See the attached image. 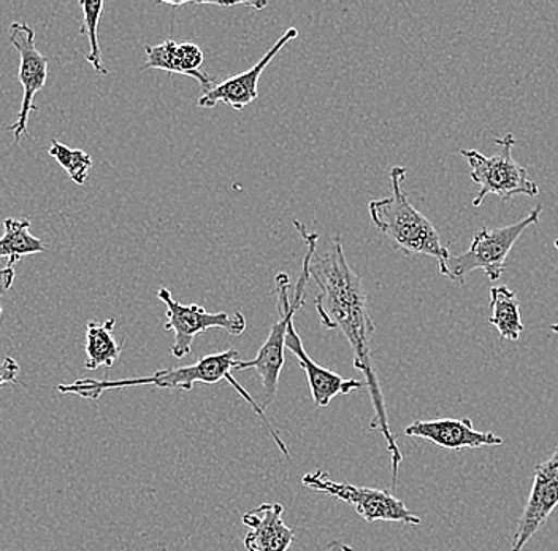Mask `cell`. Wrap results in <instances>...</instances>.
Listing matches in <instances>:
<instances>
[{
  "mask_svg": "<svg viewBox=\"0 0 558 551\" xmlns=\"http://www.w3.org/2000/svg\"><path fill=\"white\" fill-rule=\"evenodd\" d=\"M310 277L319 288L314 306L320 323L327 330L340 331L343 334L354 355V368L364 375L375 409V418L369 428L379 429L386 439L392 462V483L396 487L403 453L390 429L386 400L373 366L372 337L375 334V323L369 315L368 298L362 277L349 264L340 237L331 240L330 249L323 256L313 257Z\"/></svg>",
  "mask_w": 558,
  "mask_h": 551,
  "instance_id": "obj_1",
  "label": "cell"
},
{
  "mask_svg": "<svg viewBox=\"0 0 558 551\" xmlns=\"http://www.w3.org/2000/svg\"><path fill=\"white\" fill-rule=\"evenodd\" d=\"M239 351L235 348L221 351V354L204 356L197 362L184 368L162 369L157 371L156 374L149 376H140V379H125V380H96V379H82L70 385H59L58 392L62 394H75V396L83 397L87 400H97L105 392L110 390H124L134 388V386H156L162 390H181V392H191L195 383H204V385H216V383L226 380L227 383L235 388V392L250 404L254 414L260 418L262 423L270 431L275 444H277L279 452L289 458L288 446H286L282 439L279 438L277 429L271 427L270 421L265 417V411L260 409L259 404L254 400L246 390L236 382L235 376L232 375L236 362L240 361Z\"/></svg>",
  "mask_w": 558,
  "mask_h": 551,
  "instance_id": "obj_2",
  "label": "cell"
},
{
  "mask_svg": "<svg viewBox=\"0 0 558 551\" xmlns=\"http://www.w3.org/2000/svg\"><path fill=\"white\" fill-rule=\"evenodd\" d=\"M296 231L300 232L302 239L305 240L306 253L303 257V267L300 272L299 282L295 285V296L291 301L289 289H291V278L286 272L277 275L275 278V286H277V306H278V321H275L271 326L270 334L267 340L262 345L260 350L257 351L256 358L251 361H242L240 359L235 364V371H247L254 369L259 374L262 380V410L267 409L277 399L279 376H281L282 368H284V350H286V336H288V327L291 321H294L295 313L302 309L303 296H305L306 285L310 282V264H312L314 254H316L317 240L319 233L310 232L303 223L294 219Z\"/></svg>",
  "mask_w": 558,
  "mask_h": 551,
  "instance_id": "obj_3",
  "label": "cell"
},
{
  "mask_svg": "<svg viewBox=\"0 0 558 551\" xmlns=\"http://www.w3.org/2000/svg\"><path fill=\"white\" fill-rule=\"evenodd\" d=\"M389 176L392 196L368 202L373 225L392 243L393 249L407 254L435 257L441 268L451 253L442 245L441 237L430 219L408 201L401 188L407 180V167L392 166Z\"/></svg>",
  "mask_w": 558,
  "mask_h": 551,
  "instance_id": "obj_4",
  "label": "cell"
},
{
  "mask_svg": "<svg viewBox=\"0 0 558 551\" xmlns=\"http://www.w3.org/2000/svg\"><path fill=\"white\" fill-rule=\"evenodd\" d=\"M541 214L543 205H536L529 215L512 225L497 229H481L474 233L470 249L462 254H451L445 266L439 268V274L457 284H465V278L471 272L484 271L492 282L500 280L512 247L530 226L538 225Z\"/></svg>",
  "mask_w": 558,
  "mask_h": 551,
  "instance_id": "obj_5",
  "label": "cell"
},
{
  "mask_svg": "<svg viewBox=\"0 0 558 551\" xmlns=\"http://www.w3.org/2000/svg\"><path fill=\"white\" fill-rule=\"evenodd\" d=\"M495 143L501 146L500 155L484 156L477 149L460 152V155L469 160L471 180L480 187L477 196L473 199L474 207H481L488 194H495L504 202H509L519 194L538 196V183L529 177L525 167L512 159L511 152L518 139L512 134H506L505 137L495 139Z\"/></svg>",
  "mask_w": 558,
  "mask_h": 551,
  "instance_id": "obj_6",
  "label": "cell"
},
{
  "mask_svg": "<svg viewBox=\"0 0 558 551\" xmlns=\"http://www.w3.org/2000/svg\"><path fill=\"white\" fill-rule=\"evenodd\" d=\"M302 483L317 493L327 494V496L352 505L366 523L397 522L416 526L422 523L418 516L411 514L403 501L387 490L340 483V481L331 480L329 474L323 472V470L306 474L303 476Z\"/></svg>",
  "mask_w": 558,
  "mask_h": 551,
  "instance_id": "obj_7",
  "label": "cell"
},
{
  "mask_svg": "<svg viewBox=\"0 0 558 551\" xmlns=\"http://www.w3.org/2000/svg\"><path fill=\"white\" fill-rule=\"evenodd\" d=\"M157 298L166 303L167 321L163 324V330L167 333L173 334L172 355L174 358H186L191 355L192 344L198 334L207 333L211 330L226 331L230 336L239 337L246 331V319L243 313L207 312L202 306L191 303L177 302L173 299L172 292L167 288H160L157 291Z\"/></svg>",
  "mask_w": 558,
  "mask_h": 551,
  "instance_id": "obj_8",
  "label": "cell"
},
{
  "mask_svg": "<svg viewBox=\"0 0 558 551\" xmlns=\"http://www.w3.org/2000/svg\"><path fill=\"white\" fill-rule=\"evenodd\" d=\"M10 44L20 53L17 80L23 86V100H21L17 120L7 129L13 131L15 142L20 143L24 135L29 137V132H27L29 117L33 111L38 110L34 99L44 89L48 80V58L38 51L37 45H35V31L27 24L12 23V26H10Z\"/></svg>",
  "mask_w": 558,
  "mask_h": 551,
  "instance_id": "obj_9",
  "label": "cell"
},
{
  "mask_svg": "<svg viewBox=\"0 0 558 551\" xmlns=\"http://www.w3.org/2000/svg\"><path fill=\"white\" fill-rule=\"evenodd\" d=\"M558 507V446L547 462L535 467L532 490L525 511L519 519L511 551H522L532 537L546 525L549 516Z\"/></svg>",
  "mask_w": 558,
  "mask_h": 551,
  "instance_id": "obj_10",
  "label": "cell"
},
{
  "mask_svg": "<svg viewBox=\"0 0 558 551\" xmlns=\"http://www.w3.org/2000/svg\"><path fill=\"white\" fill-rule=\"evenodd\" d=\"M299 37V29L289 27L281 37L278 38L277 44L267 51L257 64H254L250 71L239 73V75L230 76L225 82L215 85V88L209 89L208 93L202 94L198 99V107L213 108L218 104L232 107L233 110H243L244 107L251 106L256 103L259 97V80L265 69L270 65V62L277 58L279 51Z\"/></svg>",
  "mask_w": 558,
  "mask_h": 551,
  "instance_id": "obj_11",
  "label": "cell"
},
{
  "mask_svg": "<svg viewBox=\"0 0 558 551\" xmlns=\"http://www.w3.org/2000/svg\"><path fill=\"white\" fill-rule=\"evenodd\" d=\"M286 350L291 351L299 361L300 368L305 372L308 380L310 394H312L314 404L319 409H326L331 400L340 394H349L355 390L365 388V382H359L355 379H344L331 369L317 364L316 361L306 354L303 347L302 337L296 333L294 321L289 323L288 336H286Z\"/></svg>",
  "mask_w": 558,
  "mask_h": 551,
  "instance_id": "obj_12",
  "label": "cell"
},
{
  "mask_svg": "<svg viewBox=\"0 0 558 551\" xmlns=\"http://www.w3.org/2000/svg\"><path fill=\"white\" fill-rule=\"evenodd\" d=\"M407 438L424 439L432 444L448 450L483 448V446L504 445V439L494 432L477 431L470 418L452 420V418H438V420L414 421L404 429Z\"/></svg>",
  "mask_w": 558,
  "mask_h": 551,
  "instance_id": "obj_13",
  "label": "cell"
},
{
  "mask_svg": "<svg viewBox=\"0 0 558 551\" xmlns=\"http://www.w3.org/2000/svg\"><path fill=\"white\" fill-rule=\"evenodd\" d=\"M146 61L142 65V71H163L169 73H178V75L191 76L195 79L204 89V94L215 88V79L208 73L202 72L205 55L198 45L178 44V41H162L156 47H145Z\"/></svg>",
  "mask_w": 558,
  "mask_h": 551,
  "instance_id": "obj_14",
  "label": "cell"
},
{
  "mask_svg": "<svg viewBox=\"0 0 558 551\" xmlns=\"http://www.w3.org/2000/svg\"><path fill=\"white\" fill-rule=\"evenodd\" d=\"M281 504H262L243 515V525L250 528L243 543L247 551H288L295 539L294 529L286 525Z\"/></svg>",
  "mask_w": 558,
  "mask_h": 551,
  "instance_id": "obj_15",
  "label": "cell"
},
{
  "mask_svg": "<svg viewBox=\"0 0 558 551\" xmlns=\"http://www.w3.org/2000/svg\"><path fill=\"white\" fill-rule=\"evenodd\" d=\"M117 320L108 319L104 323L89 321L86 326V362L87 371H97L100 368H113L120 358L122 345L113 337Z\"/></svg>",
  "mask_w": 558,
  "mask_h": 551,
  "instance_id": "obj_16",
  "label": "cell"
},
{
  "mask_svg": "<svg viewBox=\"0 0 558 551\" xmlns=\"http://www.w3.org/2000/svg\"><path fill=\"white\" fill-rule=\"evenodd\" d=\"M492 315L488 323L497 327L498 334L505 340L518 342L523 333L521 307L515 291L508 286H494L490 289Z\"/></svg>",
  "mask_w": 558,
  "mask_h": 551,
  "instance_id": "obj_17",
  "label": "cell"
},
{
  "mask_svg": "<svg viewBox=\"0 0 558 551\" xmlns=\"http://www.w3.org/2000/svg\"><path fill=\"white\" fill-rule=\"evenodd\" d=\"M3 229L5 233L0 237V260H9L5 267H15L17 261L23 257L47 251L45 243L31 233L29 219L7 218L3 221Z\"/></svg>",
  "mask_w": 558,
  "mask_h": 551,
  "instance_id": "obj_18",
  "label": "cell"
},
{
  "mask_svg": "<svg viewBox=\"0 0 558 551\" xmlns=\"http://www.w3.org/2000/svg\"><path fill=\"white\" fill-rule=\"evenodd\" d=\"M80 7L83 9V27L80 33L87 34L89 37V53L86 61L93 65L94 71L107 75L108 69L105 68L102 53H100L99 38H97V29H99V21L102 19L104 0H82Z\"/></svg>",
  "mask_w": 558,
  "mask_h": 551,
  "instance_id": "obj_19",
  "label": "cell"
},
{
  "mask_svg": "<svg viewBox=\"0 0 558 551\" xmlns=\"http://www.w3.org/2000/svg\"><path fill=\"white\" fill-rule=\"evenodd\" d=\"M48 153L51 158L58 160L59 166L68 172L73 183L80 184V187L86 183L87 176L93 169V158L86 152L72 149L64 143L52 141Z\"/></svg>",
  "mask_w": 558,
  "mask_h": 551,
  "instance_id": "obj_20",
  "label": "cell"
},
{
  "mask_svg": "<svg viewBox=\"0 0 558 551\" xmlns=\"http://www.w3.org/2000/svg\"><path fill=\"white\" fill-rule=\"evenodd\" d=\"M166 5L173 7V9H181V7H194V5H202V7H227V9H232V7H247V9L253 10H264L265 7H268V2H265V0H262V2H246V0H243V2H170V0H166Z\"/></svg>",
  "mask_w": 558,
  "mask_h": 551,
  "instance_id": "obj_21",
  "label": "cell"
},
{
  "mask_svg": "<svg viewBox=\"0 0 558 551\" xmlns=\"http://www.w3.org/2000/svg\"><path fill=\"white\" fill-rule=\"evenodd\" d=\"M20 372V364H17L12 356H7L2 364H0V388L5 385H15Z\"/></svg>",
  "mask_w": 558,
  "mask_h": 551,
  "instance_id": "obj_22",
  "label": "cell"
},
{
  "mask_svg": "<svg viewBox=\"0 0 558 551\" xmlns=\"http://www.w3.org/2000/svg\"><path fill=\"white\" fill-rule=\"evenodd\" d=\"M15 267H3L2 271H0V298H2V296H5L7 292L10 291L13 282H15ZM2 313L3 309L2 306H0V315H2Z\"/></svg>",
  "mask_w": 558,
  "mask_h": 551,
  "instance_id": "obj_23",
  "label": "cell"
},
{
  "mask_svg": "<svg viewBox=\"0 0 558 551\" xmlns=\"http://www.w3.org/2000/svg\"><path fill=\"white\" fill-rule=\"evenodd\" d=\"M327 551H354L352 547L347 546V543L341 542V540H333L327 546Z\"/></svg>",
  "mask_w": 558,
  "mask_h": 551,
  "instance_id": "obj_24",
  "label": "cell"
},
{
  "mask_svg": "<svg viewBox=\"0 0 558 551\" xmlns=\"http://www.w3.org/2000/svg\"><path fill=\"white\" fill-rule=\"evenodd\" d=\"M550 331H553V333H558V323L553 324V326H550Z\"/></svg>",
  "mask_w": 558,
  "mask_h": 551,
  "instance_id": "obj_25",
  "label": "cell"
},
{
  "mask_svg": "<svg viewBox=\"0 0 558 551\" xmlns=\"http://www.w3.org/2000/svg\"><path fill=\"white\" fill-rule=\"evenodd\" d=\"M554 245H556V249L558 251V239L556 240V242H554Z\"/></svg>",
  "mask_w": 558,
  "mask_h": 551,
  "instance_id": "obj_26",
  "label": "cell"
}]
</instances>
